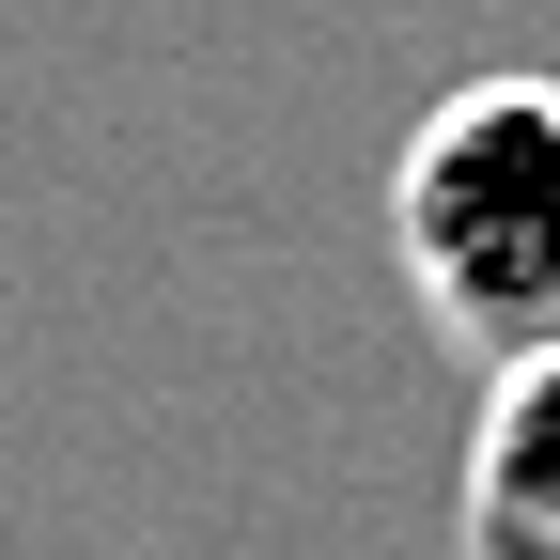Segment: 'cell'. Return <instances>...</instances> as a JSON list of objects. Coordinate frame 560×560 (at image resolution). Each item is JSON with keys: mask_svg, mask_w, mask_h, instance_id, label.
I'll return each instance as SVG.
<instances>
[{"mask_svg": "<svg viewBox=\"0 0 560 560\" xmlns=\"http://www.w3.org/2000/svg\"><path fill=\"white\" fill-rule=\"evenodd\" d=\"M389 249L482 374L560 359V79H467L389 156Z\"/></svg>", "mask_w": 560, "mask_h": 560, "instance_id": "cell-1", "label": "cell"}, {"mask_svg": "<svg viewBox=\"0 0 560 560\" xmlns=\"http://www.w3.org/2000/svg\"><path fill=\"white\" fill-rule=\"evenodd\" d=\"M467 560H560V359H514L467 436Z\"/></svg>", "mask_w": 560, "mask_h": 560, "instance_id": "cell-2", "label": "cell"}]
</instances>
